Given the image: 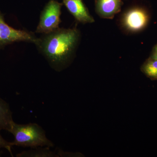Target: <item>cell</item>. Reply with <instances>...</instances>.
Wrapping results in <instances>:
<instances>
[{
	"instance_id": "9c48e42d",
	"label": "cell",
	"mask_w": 157,
	"mask_h": 157,
	"mask_svg": "<svg viewBox=\"0 0 157 157\" xmlns=\"http://www.w3.org/2000/svg\"><path fill=\"white\" fill-rule=\"evenodd\" d=\"M17 157H59L52 151L48 147H39L22 151L17 155Z\"/></svg>"
},
{
	"instance_id": "6da1fadb",
	"label": "cell",
	"mask_w": 157,
	"mask_h": 157,
	"mask_svg": "<svg viewBox=\"0 0 157 157\" xmlns=\"http://www.w3.org/2000/svg\"><path fill=\"white\" fill-rule=\"evenodd\" d=\"M81 38L76 27L59 28L38 38L35 45L52 69L57 72L68 67L75 53Z\"/></svg>"
},
{
	"instance_id": "8992f818",
	"label": "cell",
	"mask_w": 157,
	"mask_h": 157,
	"mask_svg": "<svg viewBox=\"0 0 157 157\" xmlns=\"http://www.w3.org/2000/svg\"><path fill=\"white\" fill-rule=\"evenodd\" d=\"M63 2L77 22L82 24L95 22L94 17L90 14L82 0H63Z\"/></svg>"
},
{
	"instance_id": "ba28073f",
	"label": "cell",
	"mask_w": 157,
	"mask_h": 157,
	"mask_svg": "<svg viewBox=\"0 0 157 157\" xmlns=\"http://www.w3.org/2000/svg\"><path fill=\"white\" fill-rule=\"evenodd\" d=\"M9 104L0 98V131L9 132L14 121Z\"/></svg>"
},
{
	"instance_id": "7a4b0ae2",
	"label": "cell",
	"mask_w": 157,
	"mask_h": 157,
	"mask_svg": "<svg viewBox=\"0 0 157 157\" xmlns=\"http://www.w3.org/2000/svg\"><path fill=\"white\" fill-rule=\"evenodd\" d=\"M9 132L14 136L13 146L30 147H53V142L49 140L42 127L36 123L21 124L14 122Z\"/></svg>"
},
{
	"instance_id": "8fae6325",
	"label": "cell",
	"mask_w": 157,
	"mask_h": 157,
	"mask_svg": "<svg viewBox=\"0 0 157 157\" xmlns=\"http://www.w3.org/2000/svg\"><path fill=\"white\" fill-rule=\"evenodd\" d=\"M12 146H13L12 142H9L6 141L0 134V149H6L10 152L12 156V151H11V147Z\"/></svg>"
},
{
	"instance_id": "30bf717a",
	"label": "cell",
	"mask_w": 157,
	"mask_h": 157,
	"mask_svg": "<svg viewBox=\"0 0 157 157\" xmlns=\"http://www.w3.org/2000/svg\"><path fill=\"white\" fill-rule=\"evenodd\" d=\"M141 71L152 80H157V59L149 57L141 67Z\"/></svg>"
},
{
	"instance_id": "3957f363",
	"label": "cell",
	"mask_w": 157,
	"mask_h": 157,
	"mask_svg": "<svg viewBox=\"0 0 157 157\" xmlns=\"http://www.w3.org/2000/svg\"><path fill=\"white\" fill-rule=\"evenodd\" d=\"M62 6V3L55 0L48 2L41 11L36 33L48 34L59 28Z\"/></svg>"
},
{
	"instance_id": "277c9868",
	"label": "cell",
	"mask_w": 157,
	"mask_h": 157,
	"mask_svg": "<svg viewBox=\"0 0 157 157\" xmlns=\"http://www.w3.org/2000/svg\"><path fill=\"white\" fill-rule=\"evenodd\" d=\"M38 38L29 31L13 28L6 23L4 15L0 11V48L16 42L36 44Z\"/></svg>"
},
{
	"instance_id": "5b68a950",
	"label": "cell",
	"mask_w": 157,
	"mask_h": 157,
	"mask_svg": "<svg viewBox=\"0 0 157 157\" xmlns=\"http://www.w3.org/2000/svg\"><path fill=\"white\" fill-rule=\"evenodd\" d=\"M148 12L141 7L129 9L122 16L121 23L123 28L129 33H136L145 28L149 21Z\"/></svg>"
},
{
	"instance_id": "52a82bcc",
	"label": "cell",
	"mask_w": 157,
	"mask_h": 157,
	"mask_svg": "<svg viewBox=\"0 0 157 157\" xmlns=\"http://www.w3.org/2000/svg\"><path fill=\"white\" fill-rule=\"evenodd\" d=\"M121 0H96L95 11L97 14L104 19H112L121 10Z\"/></svg>"
},
{
	"instance_id": "7c38bea8",
	"label": "cell",
	"mask_w": 157,
	"mask_h": 157,
	"mask_svg": "<svg viewBox=\"0 0 157 157\" xmlns=\"http://www.w3.org/2000/svg\"><path fill=\"white\" fill-rule=\"evenodd\" d=\"M149 58L157 59V44L153 48Z\"/></svg>"
}]
</instances>
